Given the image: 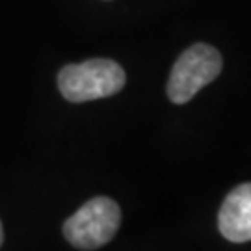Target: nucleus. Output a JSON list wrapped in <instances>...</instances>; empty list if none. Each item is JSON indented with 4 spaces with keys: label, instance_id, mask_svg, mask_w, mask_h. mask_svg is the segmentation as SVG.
I'll return each mask as SVG.
<instances>
[{
    "label": "nucleus",
    "instance_id": "f257e3e1",
    "mask_svg": "<svg viewBox=\"0 0 251 251\" xmlns=\"http://www.w3.org/2000/svg\"><path fill=\"white\" fill-rule=\"evenodd\" d=\"M126 82L123 67L108 58H93L82 63L65 65L58 75V88L69 102L112 97Z\"/></svg>",
    "mask_w": 251,
    "mask_h": 251
},
{
    "label": "nucleus",
    "instance_id": "f03ea898",
    "mask_svg": "<svg viewBox=\"0 0 251 251\" xmlns=\"http://www.w3.org/2000/svg\"><path fill=\"white\" fill-rule=\"evenodd\" d=\"M121 224V208L114 199L99 196L90 199L65 220L62 231L65 240L84 251L106 246Z\"/></svg>",
    "mask_w": 251,
    "mask_h": 251
},
{
    "label": "nucleus",
    "instance_id": "7ed1b4c3",
    "mask_svg": "<svg viewBox=\"0 0 251 251\" xmlns=\"http://www.w3.org/2000/svg\"><path fill=\"white\" fill-rule=\"evenodd\" d=\"M224 60L218 49L196 43L179 56L168 80V97L175 104L192 100L206 84L214 82L222 73Z\"/></svg>",
    "mask_w": 251,
    "mask_h": 251
},
{
    "label": "nucleus",
    "instance_id": "20e7f679",
    "mask_svg": "<svg viewBox=\"0 0 251 251\" xmlns=\"http://www.w3.org/2000/svg\"><path fill=\"white\" fill-rule=\"evenodd\" d=\"M218 227L229 242L251 240V182H244L227 194L218 214Z\"/></svg>",
    "mask_w": 251,
    "mask_h": 251
},
{
    "label": "nucleus",
    "instance_id": "39448f33",
    "mask_svg": "<svg viewBox=\"0 0 251 251\" xmlns=\"http://www.w3.org/2000/svg\"><path fill=\"white\" fill-rule=\"evenodd\" d=\"M4 242V231H2V224H0V246Z\"/></svg>",
    "mask_w": 251,
    "mask_h": 251
}]
</instances>
